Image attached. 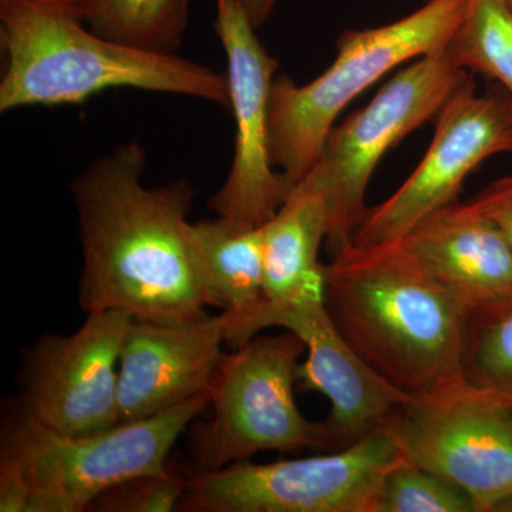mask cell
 <instances>
[{
	"instance_id": "9",
	"label": "cell",
	"mask_w": 512,
	"mask_h": 512,
	"mask_svg": "<svg viewBox=\"0 0 512 512\" xmlns=\"http://www.w3.org/2000/svg\"><path fill=\"white\" fill-rule=\"evenodd\" d=\"M383 429L404 460L466 491L478 512L512 497V407L466 379L410 396Z\"/></svg>"
},
{
	"instance_id": "3",
	"label": "cell",
	"mask_w": 512,
	"mask_h": 512,
	"mask_svg": "<svg viewBox=\"0 0 512 512\" xmlns=\"http://www.w3.org/2000/svg\"><path fill=\"white\" fill-rule=\"evenodd\" d=\"M0 111L82 104L117 87L180 94L229 109L227 73L94 33L82 0H0Z\"/></svg>"
},
{
	"instance_id": "22",
	"label": "cell",
	"mask_w": 512,
	"mask_h": 512,
	"mask_svg": "<svg viewBox=\"0 0 512 512\" xmlns=\"http://www.w3.org/2000/svg\"><path fill=\"white\" fill-rule=\"evenodd\" d=\"M185 480L170 470L131 478L109 488L90 510L100 512L178 511L185 494Z\"/></svg>"
},
{
	"instance_id": "15",
	"label": "cell",
	"mask_w": 512,
	"mask_h": 512,
	"mask_svg": "<svg viewBox=\"0 0 512 512\" xmlns=\"http://www.w3.org/2000/svg\"><path fill=\"white\" fill-rule=\"evenodd\" d=\"M392 244L471 312L512 298V251L471 202L433 212Z\"/></svg>"
},
{
	"instance_id": "8",
	"label": "cell",
	"mask_w": 512,
	"mask_h": 512,
	"mask_svg": "<svg viewBox=\"0 0 512 512\" xmlns=\"http://www.w3.org/2000/svg\"><path fill=\"white\" fill-rule=\"evenodd\" d=\"M402 460L382 429L359 443L323 456L231 464L191 474L178 511L375 512L384 474Z\"/></svg>"
},
{
	"instance_id": "10",
	"label": "cell",
	"mask_w": 512,
	"mask_h": 512,
	"mask_svg": "<svg viewBox=\"0 0 512 512\" xmlns=\"http://www.w3.org/2000/svg\"><path fill=\"white\" fill-rule=\"evenodd\" d=\"M429 150L392 197L367 208L353 235L360 247L392 244L433 212L458 201L468 175L498 154H512V97L478 94L468 79L437 114Z\"/></svg>"
},
{
	"instance_id": "17",
	"label": "cell",
	"mask_w": 512,
	"mask_h": 512,
	"mask_svg": "<svg viewBox=\"0 0 512 512\" xmlns=\"http://www.w3.org/2000/svg\"><path fill=\"white\" fill-rule=\"evenodd\" d=\"M184 234L207 306L235 319L264 301L262 227L239 229L218 217L187 222Z\"/></svg>"
},
{
	"instance_id": "18",
	"label": "cell",
	"mask_w": 512,
	"mask_h": 512,
	"mask_svg": "<svg viewBox=\"0 0 512 512\" xmlns=\"http://www.w3.org/2000/svg\"><path fill=\"white\" fill-rule=\"evenodd\" d=\"M94 33L146 52L175 55L190 20V0H82Z\"/></svg>"
},
{
	"instance_id": "1",
	"label": "cell",
	"mask_w": 512,
	"mask_h": 512,
	"mask_svg": "<svg viewBox=\"0 0 512 512\" xmlns=\"http://www.w3.org/2000/svg\"><path fill=\"white\" fill-rule=\"evenodd\" d=\"M146 167V150L130 141L72 184L83 252L80 306L168 325L205 318L184 234L194 190L185 178L148 188Z\"/></svg>"
},
{
	"instance_id": "4",
	"label": "cell",
	"mask_w": 512,
	"mask_h": 512,
	"mask_svg": "<svg viewBox=\"0 0 512 512\" xmlns=\"http://www.w3.org/2000/svg\"><path fill=\"white\" fill-rule=\"evenodd\" d=\"M210 404V390L157 416L67 436L22 407L2 429L0 511L82 512L114 485L167 471L171 448Z\"/></svg>"
},
{
	"instance_id": "5",
	"label": "cell",
	"mask_w": 512,
	"mask_h": 512,
	"mask_svg": "<svg viewBox=\"0 0 512 512\" xmlns=\"http://www.w3.org/2000/svg\"><path fill=\"white\" fill-rule=\"evenodd\" d=\"M468 0H427L387 25L345 30L335 60L312 82L298 86L275 77L269 94V148L275 168L296 187L318 160L343 110L400 64L450 45L466 16Z\"/></svg>"
},
{
	"instance_id": "23",
	"label": "cell",
	"mask_w": 512,
	"mask_h": 512,
	"mask_svg": "<svg viewBox=\"0 0 512 512\" xmlns=\"http://www.w3.org/2000/svg\"><path fill=\"white\" fill-rule=\"evenodd\" d=\"M470 202L494 222L512 251V175L494 181Z\"/></svg>"
},
{
	"instance_id": "12",
	"label": "cell",
	"mask_w": 512,
	"mask_h": 512,
	"mask_svg": "<svg viewBox=\"0 0 512 512\" xmlns=\"http://www.w3.org/2000/svg\"><path fill=\"white\" fill-rule=\"evenodd\" d=\"M266 328H284L301 336L306 360L298 367V382L329 400L323 421L332 451L359 443L386 426L410 396L377 375L340 335L325 305V296L306 299L288 308H262L229 320L227 343L244 345Z\"/></svg>"
},
{
	"instance_id": "11",
	"label": "cell",
	"mask_w": 512,
	"mask_h": 512,
	"mask_svg": "<svg viewBox=\"0 0 512 512\" xmlns=\"http://www.w3.org/2000/svg\"><path fill=\"white\" fill-rule=\"evenodd\" d=\"M241 0H217L215 32L228 63L234 114V160L210 208L239 229L262 227L275 217L292 188L275 171L269 148V94L279 62L262 46Z\"/></svg>"
},
{
	"instance_id": "14",
	"label": "cell",
	"mask_w": 512,
	"mask_h": 512,
	"mask_svg": "<svg viewBox=\"0 0 512 512\" xmlns=\"http://www.w3.org/2000/svg\"><path fill=\"white\" fill-rule=\"evenodd\" d=\"M227 330L225 312L175 325L131 320L120 350V423L150 419L210 389Z\"/></svg>"
},
{
	"instance_id": "25",
	"label": "cell",
	"mask_w": 512,
	"mask_h": 512,
	"mask_svg": "<svg viewBox=\"0 0 512 512\" xmlns=\"http://www.w3.org/2000/svg\"><path fill=\"white\" fill-rule=\"evenodd\" d=\"M508 2H510V3H511V6H512V0H508Z\"/></svg>"
},
{
	"instance_id": "24",
	"label": "cell",
	"mask_w": 512,
	"mask_h": 512,
	"mask_svg": "<svg viewBox=\"0 0 512 512\" xmlns=\"http://www.w3.org/2000/svg\"><path fill=\"white\" fill-rule=\"evenodd\" d=\"M242 6L247 10L249 19L256 29L262 28L271 13L274 12L278 0H241Z\"/></svg>"
},
{
	"instance_id": "6",
	"label": "cell",
	"mask_w": 512,
	"mask_h": 512,
	"mask_svg": "<svg viewBox=\"0 0 512 512\" xmlns=\"http://www.w3.org/2000/svg\"><path fill=\"white\" fill-rule=\"evenodd\" d=\"M306 345L286 330L249 339L222 357L210 384V421L195 423L188 451L194 473H212L264 451L326 448L325 423L306 419L293 386Z\"/></svg>"
},
{
	"instance_id": "20",
	"label": "cell",
	"mask_w": 512,
	"mask_h": 512,
	"mask_svg": "<svg viewBox=\"0 0 512 512\" xmlns=\"http://www.w3.org/2000/svg\"><path fill=\"white\" fill-rule=\"evenodd\" d=\"M463 376L512 407V298L470 313Z\"/></svg>"
},
{
	"instance_id": "13",
	"label": "cell",
	"mask_w": 512,
	"mask_h": 512,
	"mask_svg": "<svg viewBox=\"0 0 512 512\" xmlns=\"http://www.w3.org/2000/svg\"><path fill=\"white\" fill-rule=\"evenodd\" d=\"M133 319L121 311L92 312L72 335L43 336L26 359L20 407L67 436H90L117 426V365Z\"/></svg>"
},
{
	"instance_id": "7",
	"label": "cell",
	"mask_w": 512,
	"mask_h": 512,
	"mask_svg": "<svg viewBox=\"0 0 512 512\" xmlns=\"http://www.w3.org/2000/svg\"><path fill=\"white\" fill-rule=\"evenodd\" d=\"M468 79L470 74L453 62L446 47L394 74L367 106L329 131L318 160L293 188L325 202L330 258L352 244L367 211V185L384 154L437 117Z\"/></svg>"
},
{
	"instance_id": "16",
	"label": "cell",
	"mask_w": 512,
	"mask_h": 512,
	"mask_svg": "<svg viewBox=\"0 0 512 512\" xmlns=\"http://www.w3.org/2000/svg\"><path fill=\"white\" fill-rule=\"evenodd\" d=\"M326 237L325 202L319 195L293 188L281 210L262 225L264 301L258 306L288 308L325 296V265L319 262V249Z\"/></svg>"
},
{
	"instance_id": "19",
	"label": "cell",
	"mask_w": 512,
	"mask_h": 512,
	"mask_svg": "<svg viewBox=\"0 0 512 512\" xmlns=\"http://www.w3.org/2000/svg\"><path fill=\"white\" fill-rule=\"evenodd\" d=\"M447 52L460 69L490 77L512 97V6L508 0H468Z\"/></svg>"
},
{
	"instance_id": "21",
	"label": "cell",
	"mask_w": 512,
	"mask_h": 512,
	"mask_svg": "<svg viewBox=\"0 0 512 512\" xmlns=\"http://www.w3.org/2000/svg\"><path fill=\"white\" fill-rule=\"evenodd\" d=\"M375 512H478V508L456 484L402 457L384 474Z\"/></svg>"
},
{
	"instance_id": "2",
	"label": "cell",
	"mask_w": 512,
	"mask_h": 512,
	"mask_svg": "<svg viewBox=\"0 0 512 512\" xmlns=\"http://www.w3.org/2000/svg\"><path fill=\"white\" fill-rule=\"evenodd\" d=\"M323 274L330 318L387 383L420 396L464 379L470 309L396 245L350 244Z\"/></svg>"
}]
</instances>
